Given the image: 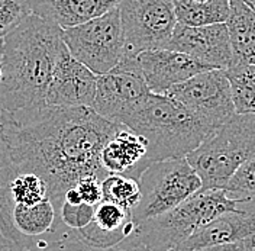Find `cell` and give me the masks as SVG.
<instances>
[{
	"label": "cell",
	"instance_id": "cell-1",
	"mask_svg": "<svg viewBox=\"0 0 255 251\" xmlns=\"http://www.w3.org/2000/svg\"><path fill=\"white\" fill-rule=\"evenodd\" d=\"M119 126L84 106L0 113V131L15 176L38 174L57 212L64 193L83 177L103 180L108 176L99 157Z\"/></svg>",
	"mask_w": 255,
	"mask_h": 251
},
{
	"label": "cell",
	"instance_id": "cell-2",
	"mask_svg": "<svg viewBox=\"0 0 255 251\" xmlns=\"http://www.w3.org/2000/svg\"><path fill=\"white\" fill-rule=\"evenodd\" d=\"M63 47L61 29L33 15L3 36L0 112L16 113L47 106L48 86Z\"/></svg>",
	"mask_w": 255,
	"mask_h": 251
},
{
	"label": "cell",
	"instance_id": "cell-3",
	"mask_svg": "<svg viewBox=\"0 0 255 251\" xmlns=\"http://www.w3.org/2000/svg\"><path fill=\"white\" fill-rule=\"evenodd\" d=\"M145 140L151 163L186 158L215 131L167 94L149 93L118 122Z\"/></svg>",
	"mask_w": 255,
	"mask_h": 251
},
{
	"label": "cell",
	"instance_id": "cell-4",
	"mask_svg": "<svg viewBox=\"0 0 255 251\" xmlns=\"http://www.w3.org/2000/svg\"><path fill=\"white\" fill-rule=\"evenodd\" d=\"M255 154V115L235 113L186 156L200 190L226 188L241 164Z\"/></svg>",
	"mask_w": 255,
	"mask_h": 251
},
{
	"label": "cell",
	"instance_id": "cell-5",
	"mask_svg": "<svg viewBox=\"0 0 255 251\" xmlns=\"http://www.w3.org/2000/svg\"><path fill=\"white\" fill-rule=\"evenodd\" d=\"M237 209L239 201L223 189L199 190L171 211L138 225L135 234L149 251H175L207 222Z\"/></svg>",
	"mask_w": 255,
	"mask_h": 251
},
{
	"label": "cell",
	"instance_id": "cell-6",
	"mask_svg": "<svg viewBox=\"0 0 255 251\" xmlns=\"http://www.w3.org/2000/svg\"><path fill=\"white\" fill-rule=\"evenodd\" d=\"M141 198L130 217L135 225L157 218L184 202L202 189V182L186 158L149 164L141 174Z\"/></svg>",
	"mask_w": 255,
	"mask_h": 251
},
{
	"label": "cell",
	"instance_id": "cell-7",
	"mask_svg": "<svg viewBox=\"0 0 255 251\" xmlns=\"http://www.w3.org/2000/svg\"><path fill=\"white\" fill-rule=\"evenodd\" d=\"M61 38L68 52L96 76L111 71L125 52L118 6L89 22L61 29Z\"/></svg>",
	"mask_w": 255,
	"mask_h": 251
},
{
	"label": "cell",
	"instance_id": "cell-8",
	"mask_svg": "<svg viewBox=\"0 0 255 251\" xmlns=\"http://www.w3.org/2000/svg\"><path fill=\"white\" fill-rule=\"evenodd\" d=\"M118 10L125 57L165 48L177 25L173 0H119Z\"/></svg>",
	"mask_w": 255,
	"mask_h": 251
},
{
	"label": "cell",
	"instance_id": "cell-9",
	"mask_svg": "<svg viewBox=\"0 0 255 251\" xmlns=\"http://www.w3.org/2000/svg\"><path fill=\"white\" fill-rule=\"evenodd\" d=\"M164 94L193 112L213 129H218L235 115L229 81L225 70L221 68L197 73Z\"/></svg>",
	"mask_w": 255,
	"mask_h": 251
},
{
	"label": "cell",
	"instance_id": "cell-10",
	"mask_svg": "<svg viewBox=\"0 0 255 251\" xmlns=\"http://www.w3.org/2000/svg\"><path fill=\"white\" fill-rule=\"evenodd\" d=\"M149 93L136 58L124 55L111 71L97 76L92 109L102 118L118 124L127 112Z\"/></svg>",
	"mask_w": 255,
	"mask_h": 251
},
{
	"label": "cell",
	"instance_id": "cell-11",
	"mask_svg": "<svg viewBox=\"0 0 255 251\" xmlns=\"http://www.w3.org/2000/svg\"><path fill=\"white\" fill-rule=\"evenodd\" d=\"M165 48L186 54L209 68L226 70L234 64V54L225 23L199 28L177 23Z\"/></svg>",
	"mask_w": 255,
	"mask_h": 251
},
{
	"label": "cell",
	"instance_id": "cell-12",
	"mask_svg": "<svg viewBox=\"0 0 255 251\" xmlns=\"http://www.w3.org/2000/svg\"><path fill=\"white\" fill-rule=\"evenodd\" d=\"M97 76L77 61L64 45L54 64L47 92V106L92 108Z\"/></svg>",
	"mask_w": 255,
	"mask_h": 251
},
{
	"label": "cell",
	"instance_id": "cell-13",
	"mask_svg": "<svg viewBox=\"0 0 255 251\" xmlns=\"http://www.w3.org/2000/svg\"><path fill=\"white\" fill-rule=\"evenodd\" d=\"M135 58L149 92L155 94L167 93L173 86L186 81L194 74L213 70L194 61L186 54L167 48L142 51Z\"/></svg>",
	"mask_w": 255,
	"mask_h": 251
},
{
	"label": "cell",
	"instance_id": "cell-14",
	"mask_svg": "<svg viewBox=\"0 0 255 251\" xmlns=\"http://www.w3.org/2000/svg\"><path fill=\"white\" fill-rule=\"evenodd\" d=\"M255 237V201L239 202V209L225 212L207 222L175 251H194L206 247L238 243Z\"/></svg>",
	"mask_w": 255,
	"mask_h": 251
},
{
	"label": "cell",
	"instance_id": "cell-15",
	"mask_svg": "<svg viewBox=\"0 0 255 251\" xmlns=\"http://www.w3.org/2000/svg\"><path fill=\"white\" fill-rule=\"evenodd\" d=\"M100 166L108 174H119L139 180L143 170L152 164L143 138L121 125L100 151Z\"/></svg>",
	"mask_w": 255,
	"mask_h": 251
},
{
	"label": "cell",
	"instance_id": "cell-16",
	"mask_svg": "<svg viewBox=\"0 0 255 251\" xmlns=\"http://www.w3.org/2000/svg\"><path fill=\"white\" fill-rule=\"evenodd\" d=\"M26 3L31 15L60 29H68L108 13L119 0H26Z\"/></svg>",
	"mask_w": 255,
	"mask_h": 251
},
{
	"label": "cell",
	"instance_id": "cell-17",
	"mask_svg": "<svg viewBox=\"0 0 255 251\" xmlns=\"http://www.w3.org/2000/svg\"><path fill=\"white\" fill-rule=\"evenodd\" d=\"M135 231L136 225L132 221L130 212L111 201L102 199L96 205L92 222L77 233L84 243L106 249L133 236Z\"/></svg>",
	"mask_w": 255,
	"mask_h": 251
},
{
	"label": "cell",
	"instance_id": "cell-18",
	"mask_svg": "<svg viewBox=\"0 0 255 251\" xmlns=\"http://www.w3.org/2000/svg\"><path fill=\"white\" fill-rule=\"evenodd\" d=\"M225 22L234 54V63L255 64V10L242 0H229Z\"/></svg>",
	"mask_w": 255,
	"mask_h": 251
},
{
	"label": "cell",
	"instance_id": "cell-19",
	"mask_svg": "<svg viewBox=\"0 0 255 251\" xmlns=\"http://www.w3.org/2000/svg\"><path fill=\"white\" fill-rule=\"evenodd\" d=\"M15 177L0 131V251H26L31 243L16 231L12 222V201L9 186Z\"/></svg>",
	"mask_w": 255,
	"mask_h": 251
},
{
	"label": "cell",
	"instance_id": "cell-20",
	"mask_svg": "<svg viewBox=\"0 0 255 251\" xmlns=\"http://www.w3.org/2000/svg\"><path fill=\"white\" fill-rule=\"evenodd\" d=\"M12 222L22 237L32 240L36 237L54 234L60 227V217L49 198L32 206L12 208Z\"/></svg>",
	"mask_w": 255,
	"mask_h": 251
},
{
	"label": "cell",
	"instance_id": "cell-21",
	"mask_svg": "<svg viewBox=\"0 0 255 251\" xmlns=\"http://www.w3.org/2000/svg\"><path fill=\"white\" fill-rule=\"evenodd\" d=\"M177 23L199 28L216 23H225L231 1L229 0H207V1H194V0H173Z\"/></svg>",
	"mask_w": 255,
	"mask_h": 251
},
{
	"label": "cell",
	"instance_id": "cell-22",
	"mask_svg": "<svg viewBox=\"0 0 255 251\" xmlns=\"http://www.w3.org/2000/svg\"><path fill=\"white\" fill-rule=\"evenodd\" d=\"M238 115H255V64L234 63L225 70Z\"/></svg>",
	"mask_w": 255,
	"mask_h": 251
},
{
	"label": "cell",
	"instance_id": "cell-23",
	"mask_svg": "<svg viewBox=\"0 0 255 251\" xmlns=\"http://www.w3.org/2000/svg\"><path fill=\"white\" fill-rule=\"evenodd\" d=\"M36 251H149L142 244L136 234L128 237L116 246L112 247H95L84 243L76 230H68L65 227L64 233L49 243H41Z\"/></svg>",
	"mask_w": 255,
	"mask_h": 251
},
{
	"label": "cell",
	"instance_id": "cell-24",
	"mask_svg": "<svg viewBox=\"0 0 255 251\" xmlns=\"http://www.w3.org/2000/svg\"><path fill=\"white\" fill-rule=\"evenodd\" d=\"M141 190L135 179L119 174H108L102 180V199L111 201L132 214L139 202Z\"/></svg>",
	"mask_w": 255,
	"mask_h": 251
},
{
	"label": "cell",
	"instance_id": "cell-25",
	"mask_svg": "<svg viewBox=\"0 0 255 251\" xmlns=\"http://www.w3.org/2000/svg\"><path fill=\"white\" fill-rule=\"evenodd\" d=\"M10 201L15 206H32L48 198L47 183L33 173H17L9 186Z\"/></svg>",
	"mask_w": 255,
	"mask_h": 251
},
{
	"label": "cell",
	"instance_id": "cell-26",
	"mask_svg": "<svg viewBox=\"0 0 255 251\" xmlns=\"http://www.w3.org/2000/svg\"><path fill=\"white\" fill-rule=\"evenodd\" d=\"M231 199L239 202L255 201V154L239 166L225 188Z\"/></svg>",
	"mask_w": 255,
	"mask_h": 251
},
{
	"label": "cell",
	"instance_id": "cell-27",
	"mask_svg": "<svg viewBox=\"0 0 255 251\" xmlns=\"http://www.w3.org/2000/svg\"><path fill=\"white\" fill-rule=\"evenodd\" d=\"M31 15L26 0H0V38Z\"/></svg>",
	"mask_w": 255,
	"mask_h": 251
},
{
	"label": "cell",
	"instance_id": "cell-28",
	"mask_svg": "<svg viewBox=\"0 0 255 251\" xmlns=\"http://www.w3.org/2000/svg\"><path fill=\"white\" fill-rule=\"evenodd\" d=\"M95 208L96 206H90L87 204L70 205L63 202L58 212L60 222L68 230L79 231L92 222L95 215Z\"/></svg>",
	"mask_w": 255,
	"mask_h": 251
},
{
	"label": "cell",
	"instance_id": "cell-29",
	"mask_svg": "<svg viewBox=\"0 0 255 251\" xmlns=\"http://www.w3.org/2000/svg\"><path fill=\"white\" fill-rule=\"evenodd\" d=\"M74 189L83 204L96 206L102 201V180L96 176L83 177L76 183Z\"/></svg>",
	"mask_w": 255,
	"mask_h": 251
},
{
	"label": "cell",
	"instance_id": "cell-30",
	"mask_svg": "<svg viewBox=\"0 0 255 251\" xmlns=\"http://www.w3.org/2000/svg\"><path fill=\"white\" fill-rule=\"evenodd\" d=\"M255 247V237L242 240L238 243H229V244H221V246H213V247H206L202 250L194 251H253Z\"/></svg>",
	"mask_w": 255,
	"mask_h": 251
},
{
	"label": "cell",
	"instance_id": "cell-31",
	"mask_svg": "<svg viewBox=\"0 0 255 251\" xmlns=\"http://www.w3.org/2000/svg\"><path fill=\"white\" fill-rule=\"evenodd\" d=\"M244 3H247L253 10H255V0H242Z\"/></svg>",
	"mask_w": 255,
	"mask_h": 251
},
{
	"label": "cell",
	"instance_id": "cell-32",
	"mask_svg": "<svg viewBox=\"0 0 255 251\" xmlns=\"http://www.w3.org/2000/svg\"><path fill=\"white\" fill-rule=\"evenodd\" d=\"M1 48H3V38H0V54H1Z\"/></svg>",
	"mask_w": 255,
	"mask_h": 251
},
{
	"label": "cell",
	"instance_id": "cell-33",
	"mask_svg": "<svg viewBox=\"0 0 255 251\" xmlns=\"http://www.w3.org/2000/svg\"><path fill=\"white\" fill-rule=\"evenodd\" d=\"M0 81H1V64H0Z\"/></svg>",
	"mask_w": 255,
	"mask_h": 251
},
{
	"label": "cell",
	"instance_id": "cell-34",
	"mask_svg": "<svg viewBox=\"0 0 255 251\" xmlns=\"http://www.w3.org/2000/svg\"><path fill=\"white\" fill-rule=\"evenodd\" d=\"M194 1H207V0H194Z\"/></svg>",
	"mask_w": 255,
	"mask_h": 251
},
{
	"label": "cell",
	"instance_id": "cell-35",
	"mask_svg": "<svg viewBox=\"0 0 255 251\" xmlns=\"http://www.w3.org/2000/svg\"><path fill=\"white\" fill-rule=\"evenodd\" d=\"M253 251H255V247H254V250H253Z\"/></svg>",
	"mask_w": 255,
	"mask_h": 251
}]
</instances>
